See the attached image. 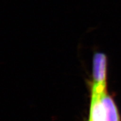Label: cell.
Segmentation results:
<instances>
[{"label": "cell", "mask_w": 121, "mask_h": 121, "mask_svg": "<svg viewBox=\"0 0 121 121\" xmlns=\"http://www.w3.org/2000/svg\"><path fill=\"white\" fill-rule=\"evenodd\" d=\"M92 89L99 93L105 121H121L117 106L111 96L107 94L106 87H103L98 90L93 87Z\"/></svg>", "instance_id": "cell-1"}, {"label": "cell", "mask_w": 121, "mask_h": 121, "mask_svg": "<svg viewBox=\"0 0 121 121\" xmlns=\"http://www.w3.org/2000/svg\"><path fill=\"white\" fill-rule=\"evenodd\" d=\"M93 76L94 83L106 84L107 57L102 53H96L94 56Z\"/></svg>", "instance_id": "cell-2"}, {"label": "cell", "mask_w": 121, "mask_h": 121, "mask_svg": "<svg viewBox=\"0 0 121 121\" xmlns=\"http://www.w3.org/2000/svg\"><path fill=\"white\" fill-rule=\"evenodd\" d=\"M89 121H105L99 93L93 89Z\"/></svg>", "instance_id": "cell-3"}]
</instances>
